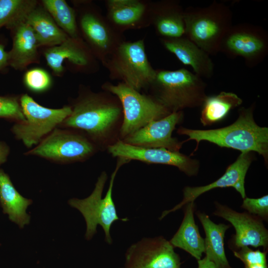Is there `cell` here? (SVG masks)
I'll return each mask as SVG.
<instances>
[{
	"label": "cell",
	"mask_w": 268,
	"mask_h": 268,
	"mask_svg": "<svg viewBox=\"0 0 268 268\" xmlns=\"http://www.w3.org/2000/svg\"><path fill=\"white\" fill-rule=\"evenodd\" d=\"M8 146L3 142H0V165L4 163L9 154Z\"/></svg>",
	"instance_id": "836d02e7"
},
{
	"label": "cell",
	"mask_w": 268,
	"mask_h": 268,
	"mask_svg": "<svg viewBox=\"0 0 268 268\" xmlns=\"http://www.w3.org/2000/svg\"><path fill=\"white\" fill-rule=\"evenodd\" d=\"M233 253L234 256L239 259L244 265L267 264L266 253L260 250H253L248 247H244Z\"/></svg>",
	"instance_id": "1f68e13d"
},
{
	"label": "cell",
	"mask_w": 268,
	"mask_h": 268,
	"mask_svg": "<svg viewBox=\"0 0 268 268\" xmlns=\"http://www.w3.org/2000/svg\"><path fill=\"white\" fill-rule=\"evenodd\" d=\"M184 216L177 231L169 241L173 246L179 248L199 260L204 253V240L200 235L194 217V202L185 205Z\"/></svg>",
	"instance_id": "603a6c76"
},
{
	"label": "cell",
	"mask_w": 268,
	"mask_h": 268,
	"mask_svg": "<svg viewBox=\"0 0 268 268\" xmlns=\"http://www.w3.org/2000/svg\"><path fill=\"white\" fill-rule=\"evenodd\" d=\"M198 268H218L216 265L208 258L198 260Z\"/></svg>",
	"instance_id": "e575fe53"
},
{
	"label": "cell",
	"mask_w": 268,
	"mask_h": 268,
	"mask_svg": "<svg viewBox=\"0 0 268 268\" xmlns=\"http://www.w3.org/2000/svg\"><path fill=\"white\" fill-rule=\"evenodd\" d=\"M125 268L124 267H123V268Z\"/></svg>",
	"instance_id": "8d00e7d4"
},
{
	"label": "cell",
	"mask_w": 268,
	"mask_h": 268,
	"mask_svg": "<svg viewBox=\"0 0 268 268\" xmlns=\"http://www.w3.org/2000/svg\"><path fill=\"white\" fill-rule=\"evenodd\" d=\"M97 148V145L82 132L57 128L25 154L54 162L69 163L86 160Z\"/></svg>",
	"instance_id": "9c48e42d"
},
{
	"label": "cell",
	"mask_w": 268,
	"mask_h": 268,
	"mask_svg": "<svg viewBox=\"0 0 268 268\" xmlns=\"http://www.w3.org/2000/svg\"><path fill=\"white\" fill-rule=\"evenodd\" d=\"M214 215L224 218L234 227V244L237 248L249 246L268 247V231L259 217L249 213L237 212L218 203Z\"/></svg>",
	"instance_id": "9a60e30c"
},
{
	"label": "cell",
	"mask_w": 268,
	"mask_h": 268,
	"mask_svg": "<svg viewBox=\"0 0 268 268\" xmlns=\"http://www.w3.org/2000/svg\"><path fill=\"white\" fill-rule=\"evenodd\" d=\"M44 56L47 64L57 75L63 72L65 60L77 66L85 67L89 66L94 59L91 50L80 38L68 37L62 44L47 49Z\"/></svg>",
	"instance_id": "44dd1931"
},
{
	"label": "cell",
	"mask_w": 268,
	"mask_h": 268,
	"mask_svg": "<svg viewBox=\"0 0 268 268\" xmlns=\"http://www.w3.org/2000/svg\"><path fill=\"white\" fill-rule=\"evenodd\" d=\"M242 102V100L232 92L222 91L216 95L206 96L201 105V123L205 126L220 121Z\"/></svg>",
	"instance_id": "484cf974"
},
{
	"label": "cell",
	"mask_w": 268,
	"mask_h": 268,
	"mask_svg": "<svg viewBox=\"0 0 268 268\" xmlns=\"http://www.w3.org/2000/svg\"><path fill=\"white\" fill-rule=\"evenodd\" d=\"M161 38L183 36L185 33L184 9L174 0L150 1V25Z\"/></svg>",
	"instance_id": "d6986e66"
},
{
	"label": "cell",
	"mask_w": 268,
	"mask_h": 268,
	"mask_svg": "<svg viewBox=\"0 0 268 268\" xmlns=\"http://www.w3.org/2000/svg\"><path fill=\"white\" fill-rule=\"evenodd\" d=\"M42 2L57 25L69 37L80 38L75 11L65 0H43Z\"/></svg>",
	"instance_id": "4316f807"
},
{
	"label": "cell",
	"mask_w": 268,
	"mask_h": 268,
	"mask_svg": "<svg viewBox=\"0 0 268 268\" xmlns=\"http://www.w3.org/2000/svg\"><path fill=\"white\" fill-rule=\"evenodd\" d=\"M23 80L26 87L36 93L45 92L52 85V79L48 72L40 68H32L27 71Z\"/></svg>",
	"instance_id": "f1b7e54d"
},
{
	"label": "cell",
	"mask_w": 268,
	"mask_h": 268,
	"mask_svg": "<svg viewBox=\"0 0 268 268\" xmlns=\"http://www.w3.org/2000/svg\"><path fill=\"white\" fill-rule=\"evenodd\" d=\"M25 21L33 30L39 47L57 46L69 37L43 7L37 5L28 14Z\"/></svg>",
	"instance_id": "cb8c5ba5"
},
{
	"label": "cell",
	"mask_w": 268,
	"mask_h": 268,
	"mask_svg": "<svg viewBox=\"0 0 268 268\" xmlns=\"http://www.w3.org/2000/svg\"><path fill=\"white\" fill-rule=\"evenodd\" d=\"M160 41L163 47L182 64L191 67L197 76L201 78L212 77L214 65L209 55L185 36L162 38Z\"/></svg>",
	"instance_id": "ac0fdd59"
},
{
	"label": "cell",
	"mask_w": 268,
	"mask_h": 268,
	"mask_svg": "<svg viewBox=\"0 0 268 268\" xmlns=\"http://www.w3.org/2000/svg\"><path fill=\"white\" fill-rule=\"evenodd\" d=\"M219 52L229 58H242L247 66L254 67L267 56L268 33L262 27L251 24L232 25L221 42Z\"/></svg>",
	"instance_id": "30bf717a"
},
{
	"label": "cell",
	"mask_w": 268,
	"mask_h": 268,
	"mask_svg": "<svg viewBox=\"0 0 268 268\" xmlns=\"http://www.w3.org/2000/svg\"><path fill=\"white\" fill-rule=\"evenodd\" d=\"M245 268H268L267 264H254L245 265Z\"/></svg>",
	"instance_id": "d590c367"
},
{
	"label": "cell",
	"mask_w": 268,
	"mask_h": 268,
	"mask_svg": "<svg viewBox=\"0 0 268 268\" xmlns=\"http://www.w3.org/2000/svg\"><path fill=\"white\" fill-rule=\"evenodd\" d=\"M202 78L186 68L156 69L150 95L170 113L201 106L206 95Z\"/></svg>",
	"instance_id": "3957f363"
},
{
	"label": "cell",
	"mask_w": 268,
	"mask_h": 268,
	"mask_svg": "<svg viewBox=\"0 0 268 268\" xmlns=\"http://www.w3.org/2000/svg\"><path fill=\"white\" fill-rule=\"evenodd\" d=\"M9 66L8 53L5 50L4 46L0 43V71Z\"/></svg>",
	"instance_id": "d6a6232c"
},
{
	"label": "cell",
	"mask_w": 268,
	"mask_h": 268,
	"mask_svg": "<svg viewBox=\"0 0 268 268\" xmlns=\"http://www.w3.org/2000/svg\"><path fill=\"white\" fill-rule=\"evenodd\" d=\"M109 93H81L70 106L71 114L59 127L80 131L97 145L110 141L123 110L118 99Z\"/></svg>",
	"instance_id": "6da1fadb"
},
{
	"label": "cell",
	"mask_w": 268,
	"mask_h": 268,
	"mask_svg": "<svg viewBox=\"0 0 268 268\" xmlns=\"http://www.w3.org/2000/svg\"><path fill=\"white\" fill-rule=\"evenodd\" d=\"M252 159L250 152L242 153L237 160L227 167L224 174L215 181L203 186L186 187L183 190V199L181 202L171 209L164 211L159 219H162L169 213L178 210L188 203L194 202L200 195L216 188L233 187L244 199L246 197L245 179Z\"/></svg>",
	"instance_id": "2e32d148"
},
{
	"label": "cell",
	"mask_w": 268,
	"mask_h": 268,
	"mask_svg": "<svg viewBox=\"0 0 268 268\" xmlns=\"http://www.w3.org/2000/svg\"><path fill=\"white\" fill-rule=\"evenodd\" d=\"M253 106L242 108L237 120L232 124L220 129L200 130L181 127L179 134L186 135L195 140L197 146L201 140L213 143L220 147L232 148L242 153L256 151L267 160L268 155V129L259 126L253 118Z\"/></svg>",
	"instance_id": "7a4b0ae2"
},
{
	"label": "cell",
	"mask_w": 268,
	"mask_h": 268,
	"mask_svg": "<svg viewBox=\"0 0 268 268\" xmlns=\"http://www.w3.org/2000/svg\"><path fill=\"white\" fill-rule=\"evenodd\" d=\"M106 18L119 32L150 25V1L141 0H107Z\"/></svg>",
	"instance_id": "e0dca14e"
},
{
	"label": "cell",
	"mask_w": 268,
	"mask_h": 268,
	"mask_svg": "<svg viewBox=\"0 0 268 268\" xmlns=\"http://www.w3.org/2000/svg\"><path fill=\"white\" fill-rule=\"evenodd\" d=\"M81 30L93 55L103 64L124 41L123 33L115 29L97 10H87L79 19Z\"/></svg>",
	"instance_id": "4fadbf2b"
},
{
	"label": "cell",
	"mask_w": 268,
	"mask_h": 268,
	"mask_svg": "<svg viewBox=\"0 0 268 268\" xmlns=\"http://www.w3.org/2000/svg\"><path fill=\"white\" fill-rule=\"evenodd\" d=\"M113 157L128 161L135 160L147 163L162 164L177 167L188 176L196 175L199 170L198 161L180 153L163 148H145L127 143L118 139L107 146Z\"/></svg>",
	"instance_id": "7c38bea8"
},
{
	"label": "cell",
	"mask_w": 268,
	"mask_h": 268,
	"mask_svg": "<svg viewBox=\"0 0 268 268\" xmlns=\"http://www.w3.org/2000/svg\"><path fill=\"white\" fill-rule=\"evenodd\" d=\"M196 215L205 232V257L214 263L218 268H231L225 255L224 247L225 233L230 225L222 223L217 224L204 213L197 212Z\"/></svg>",
	"instance_id": "d4e9b609"
},
{
	"label": "cell",
	"mask_w": 268,
	"mask_h": 268,
	"mask_svg": "<svg viewBox=\"0 0 268 268\" xmlns=\"http://www.w3.org/2000/svg\"><path fill=\"white\" fill-rule=\"evenodd\" d=\"M0 118L13 120L15 123L24 121L20 98L0 96Z\"/></svg>",
	"instance_id": "f546056e"
},
{
	"label": "cell",
	"mask_w": 268,
	"mask_h": 268,
	"mask_svg": "<svg viewBox=\"0 0 268 268\" xmlns=\"http://www.w3.org/2000/svg\"><path fill=\"white\" fill-rule=\"evenodd\" d=\"M125 268H181L179 255L163 236L143 238L127 250Z\"/></svg>",
	"instance_id": "8fae6325"
},
{
	"label": "cell",
	"mask_w": 268,
	"mask_h": 268,
	"mask_svg": "<svg viewBox=\"0 0 268 268\" xmlns=\"http://www.w3.org/2000/svg\"><path fill=\"white\" fill-rule=\"evenodd\" d=\"M185 35L209 55L220 52L221 42L231 28L232 13L222 2L184 9Z\"/></svg>",
	"instance_id": "277c9868"
},
{
	"label": "cell",
	"mask_w": 268,
	"mask_h": 268,
	"mask_svg": "<svg viewBox=\"0 0 268 268\" xmlns=\"http://www.w3.org/2000/svg\"><path fill=\"white\" fill-rule=\"evenodd\" d=\"M110 78L140 92L148 88L156 74L145 52L144 40L124 41L103 64Z\"/></svg>",
	"instance_id": "8992f818"
},
{
	"label": "cell",
	"mask_w": 268,
	"mask_h": 268,
	"mask_svg": "<svg viewBox=\"0 0 268 268\" xmlns=\"http://www.w3.org/2000/svg\"><path fill=\"white\" fill-rule=\"evenodd\" d=\"M241 207L250 214L266 220L268 217V196L257 199L246 197Z\"/></svg>",
	"instance_id": "4dcf8cb0"
},
{
	"label": "cell",
	"mask_w": 268,
	"mask_h": 268,
	"mask_svg": "<svg viewBox=\"0 0 268 268\" xmlns=\"http://www.w3.org/2000/svg\"><path fill=\"white\" fill-rule=\"evenodd\" d=\"M8 29L12 34V46L8 52L9 66L23 70L30 64L38 63L39 46L31 27L24 20Z\"/></svg>",
	"instance_id": "ffe728a7"
},
{
	"label": "cell",
	"mask_w": 268,
	"mask_h": 268,
	"mask_svg": "<svg viewBox=\"0 0 268 268\" xmlns=\"http://www.w3.org/2000/svg\"><path fill=\"white\" fill-rule=\"evenodd\" d=\"M20 103L25 120L15 123L11 131L27 148L37 145L71 113L70 106L59 109L45 107L27 94L21 95Z\"/></svg>",
	"instance_id": "ba28073f"
},
{
	"label": "cell",
	"mask_w": 268,
	"mask_h": 268,
	"mask_svg": "<svg viewBox=\"0 0 268 268\" xmlns=\"http://www.w3.org/2000/svg\"><path fill=\"white\" fill-rule=\"evenodd\" d=\"M102 88L114 95L121 104L123 121L119 132L120 140L171 113L150 95L141 94L123 82L115 85L106 82Z\"/></svg>",
	"instance_id": "52a82bcc"
},
{
	"label": "cell",
	"mask_w": 268,
	"mask_h": 268,
	"mask_svg": "<svg viewBox=\"0 0 268 268\" xmlns=\"http://www.w3.org/2000/svg\"><path fill=\"white\" fill-rule=\"evenodd\" d=\"M32 201L23 197L14 187L8 175L0 169V204L10 221L22 228L30 221L26 212Z\"/></svg>",
	"instance_id": "7402d4cb"
},
{
	"label": "cell",
	"mask_w": 268,
	"mask_h": 268,
	"mask_svg": "<svg viewBox=\"0 0 268 268\" xmlns=\"http://www.w3.org/2000/svg\"><path fill=\"white\" fill-rule=\"evenodd\" d=\"M37 4L35 0H0V28L25 20Z\"/></svg>",
	"instance_id": "83f0119b"
},
{
	"label": "cell",
	"mask_w": 268,
	"mask_h": 268,
	"mask_svg": "<svg viewBox=\"0 0 268 268\" xmlns=\"http://www.w3.org/2000/svg\"><path fill=\"white\" fill-rule=\"evenodd\" d=\"M127 161H129L119 158L116 168L111 175L108 191L104 197L102 198V195L108 178L105 171L98 177L95 188L89 196L83 199L73 198L68 201L70 206L78 210L84 217L86 224L85 237L88 240L96 233L97 227L99 225L104 231L105 242L111 245L112 239L110 230L113 223L118 220H128L127 218H119L112 198L113 187L117 173Z\"/></svg>",
	"instance_id": "5b68a950"
},
{
	"label": "cell",
	"mask_w": 268,
	"mask_h": 268,
	"mask_svg": "<svg viewBox=\"0 0 268 268\" xmlns=\"http://www.w3.org/2000/svg\"><path fill=\"white\" fill-rule=\"evenodd\" d=\"M183 118L182 111L172 112L152 121L123 140L129 144L145 148H163L179 151L182 142L172 136L176 126Z\"/></svg>",
	"instance_id": "5bb4252c"
}]
</instances>
